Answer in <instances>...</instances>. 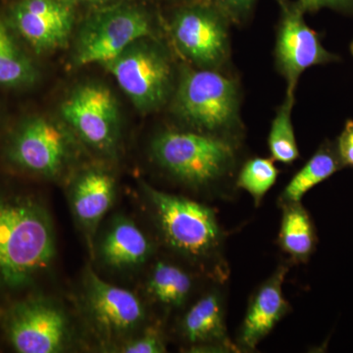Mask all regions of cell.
I'll use <instances>...</instances> for the list:
<instances>
[{"instance_id": "obj_27", "label": "cell", "mask_w": 353, "mask_h": 353, "mask_svg": "<svg viewBox=\"0 0 353 353\" xmlns=\"http://www.w3.org/2000/svg\"><path fill=\"white\" fill-rule=\"evenodd\" d=\"M336 150L343 166L353 167V121L345 123L336 143Z\"/></svg>"}, {"instance_id": "obj_13", "label": "cell", "mask_w": 353, "mask_h": 353, "mask_svg": "<svg viewBox=\"0 0 353 353\" xmlns=\"http://www.w3.org/2000/svg\"><path fill=\"white\" fill-rule=\"evenodd\" d=\"M226 316L227 283L211 281L181 319V334L194 352H240L230 338Z\"/></svg>"}, {"instance_id": "obj_9", "label": "cell", "mask_w": 353, "mask_h": 353, "mask_svg": "<svg viewBox=\"0 0 353 353\" xmlns=\"http://www.w3.org/2000/svg\"><path fill=\"white\" fill-rule=\"evenodd\" d=\"M13 31L37 54L63 48L75 22L73 0H14L7 9Z\"/></svg>"}, {"instance_id": "obj_16", "label": "cell", "mask_w": 353, "mask_h": 353, "mask_svg": "<svg viewBox=\"0 0 353 353\" xmlns=\"http://www.w3.org/2000/svg\"><path fill=\"white\" fill-rule=\"evenodd\" d=\"M282 210L276 243L290 264H306L318 245L317 230L307 209L301 202L279 206Z\"/></svg>"}, {"instance_id": "obj_19", "label": "cell", "mask_w": 353, "mask_h": 353, "mask_svg": "<svg viewBox=\"0 0 353 353\" xmlns=\"http://www.w3.org/2000/svg\"><path fill=\"white\" fill-rule=\"evenodd\" d=\"M38 77L36 65L20 46L6 15L0 14V87L29 88Z\"/></svg>"}, {"instance_id": "obj_24", "label": "cell", "mask_w": 353, "mask_h": 353, "mask_svg": "<svg viewBox=\"0 0 353 353\" xmlns=\"http://www.w3.org/2000/svg\"><path fill=\"white\" fill-rule=\"evenodd\" d=\"M166 352V345L161 332L150 328L143 336L128 343L122 348L126 353H161Z\"/></svg>"}, {"instance_id": "obj_3", "label": "cell", "mask_w": 353, "mask_h": 353, "mask_svg": "<svg viewBox=\"0 0 353 353\" xmlns=\"http://www.w3.org/2000/svg\"><path fill=\"white\" fill-rule=\"evenodd\" d=\"M152 152L157 163L179 182L212 192L219 187L230 199L222 185L236 166V148L226 137L166 131L153 139Z\"/></svg>"}, {"instance_id": "obj_21", "label": "cell", "mask_w": 353, "mask_h": 353, "mask_svg": "<svg viewBox=\"0 0 353 353\" xmlns=\"http://www.w3.org/2000/svg\"><path fill=\"white\" fill-rule=\"evenodd\" d=\"M196 287V279L187 269L174 262L159 260L148 280V292L166 308H182Z\"/></svg>"}, {"instance_id": "obj_29", "label": "cell", "mask_w": 353, "mask_h": 353, "mask_svg": "<svg viewBox=\"0 0 353 353\" xmlns=\"http://www.w3.org/2000/svg\"><path fill=\"white\" fill-rule=\"evenodd\" d=\"M194 2H199V1H211V0H192Z\"/></svg>"}, {"instance_id": "obj_5", "label": "cell", "mask_w": 353, "mask_h": 353, "mask_svg": "<svg viewBox=\"0 0 353 353\" xmlns=\"http://www.w3.org/2000/svg\"><path fill=\"white\" fill-rule=\"evenodd\" d=\"M175 108L199 132L222 136L238 121V90L233 81L212 69L187 70L176 90Z\"/></svg>"}, {"instance_id": "obj_1", "label": "cell", "mask_w": 353, "mask_h": 353, "mask_svg": "<svg viewBox=\"0 0 353 353\" xmlns=\"http://www.w3.org/2000/svg\"><path fill=\"white\" fill-rule=\"evenodd\" d=\"M143 190L166 245L201 266L211 280L228 283L227 234L217 213L203 202L168 194L148 183Z\"/></svg>"}, {"instance_id": "obj_26", "label": "cell", "mask_w": 353, "mask_h": 353, "mask_svg": "<svg viewBox=\"0 0 353 353\" xmlns=\"http://www.w3.org/2000/svg\"><path fill=\"white\" fill-rule=\"evenodd\" d=\"M304 12H316L322 8H331L341 12H353V0H297Z\"/></svg>"}, {"instance_id": "obj_7", "label": "cell", "mask_w": 353, "mask_h": 353, "mask_svg": "<svg viewBox=\"0 0 353 353\" xmlns=\"http://www.w3.org/2000/svg\"><path fill=\"white\" fill-rule=\"evenodd\" d=\"M62 117L85 143L101 152L115 148L119 110L112 92L99 83L76 88L61 104Z\"/></svg>"}, {"instance_id": "obj_28", "label": "cell", "mask_w": 353, "mask_h": 353, "mask_svg": "<svg viewBox=\"0 0 353 353\" xmlns=\"http://www.w3.org/2000/svg\"><path fill=\"white\" fill-rule=\"evenodd\" d=\"M74 2H83V3L92 4V6H104L112 0H73Z\"/></svg>"}, {"instance_id": "obj_4", "label": "cell", "mask_w": 353, "mask_h": 353, "mask_svg": "<svg viewBox=\"0 0 353 353\" xmlns=\"http://www.w3.org/2000/svg\"><path fill=\"white\" fill-rule=\"evenodd\" d=\"M152 32L150 16L141 6L110 4L90 14L77 37L73 61L76 66L108 63Z\"/></svg>"}, {"instance_id": "obj_18", "label": "cell", "mask_w": 353, "mask_h": 353, "mask_svg": "<svg viewBox=\"0 0 353 353\" xmlns=\"http://www.w3.org/2000/svg\"><path fill=\"white\" fill-rule=\"evenodd\" d=\"M152 252V243L148 236L134 223L128 220L116 222L102 243V256L113 267L145 263Z\"/></svg>"}, {"instance_id": "obj_10", "label": "cell", "mask_w": 353, "mask_h": 353, "mask_svg": "<svg viewBox=\"0 0 353 353\" xmlns=\"http://www.w3.org/2000/svg\"><path fill=\"white\" fill-rule=\"evenodd\" d=\"M69 139L63 130L43 116H31L18 125L9 139V161L29 173L57 175L69 157Z\"/></svg>"}, {"instance_id": "obj_30", "label": "cell", "mask_w": 353, "mask_h": 353, "mask_svg": "<svg viewBox=\"0 0 353 353\" xmlns=\"http://www.w3.org/2000/svg\"><path fill=\"white\" fill-rule=\"evenodd\" d=\"M352 54H353V43L352 44Z\"/></svg>"}, {"instance_id": "obj_15", "label": "cell", "mask_w": 353, "mask_h": 353, "mask_svg": "<svg viewBox=\"0 0 353 353\" xmlns=\"http://www.w3.org/2000/svg\"><path fill=\"white\" fill-rule=\"evenodd\" d=\"M88 301L95 321L109 334L130 331L145 320V308L138 297L104 282L94 272L88 274Z\"/></svg>"}, {"instance_id": "obj_14", "label": "cell", "mask_w": 353, "mask_h": 353, "mask_svg": "<svg viewBox=\"0 0 353 353\" xmlns=\"http://www.w3.org/2000/svg\"><path fill=\"white\" fill-rule=\"evenodd\" d=\"M292 266L289 260H283L250 296L234 341L240 352H255L259 343L290 314L292 306L285 297L283 285Z\"/></svg>"}, {"instance_id": "obj_22", "label": "cell", "mask_w": 353, "mask_h": 353, "mask_svg": "<svg viewBox=\"0 0 353 353\" xmlns=\"http://www.w3.org/2000/svg\"><path fill=\"white\" fill-rule=\"evenodd\" d=\"M294 102V94H287L284 103L272 122L268 137L272 159L285 165L294 163L299 157V146L292 121Z\"/></svg>"}, {"instance_id": "obj_23", "label": "cell", "mask_w": 353, "mask_h": 353, "mask_svg": "<svg viewBox=\"0 0 353 353\" xmlns=\"http://www.w3.org/2000/svg\"><path fill=\"white\" fill-rule=\"evenodd\" d=\"M279 170L272 158L254 157L241 167L236 178V189L245 190L259 208L265 196L277 182Z\"/></svg>"}, {"instance_id": "obj_8", "label": "cell", "mask_w": 353, "mask_h": 353, "mask_svg": "<svg viewBox=\"0 0 353 353\" xmlns=\"http://www.w3.org/2000/svg\"><path fill=\"white\" fill-rule=\"evenodd\" d=\"M226 16L211 1L192 2L176 11L172 32L183 54L203 69L222 63L227 54Z\"/></svg>"}, {"instance_id": "obj_2", "label": "cell", "mask_w": 353, "mask_h": 353, "mask_svg": "<svg viewBox=\"0 0 353 353\" xmlns=\"http://www.w3.org/2000/svg\"><path fill=\"white\" fill-rule=\"evenodd\" d=\"M54 234L46 209L29 197H0V288L16 290L50 266Z\"/></svg>"}, {"instance_id": "obj_12", "label": "cell", "mask_w": 353, "mask_h": 353, "mask_svg": "<svg viewBox=\"0 0 353 353\" xmlns=\"http://www.w3.org/2000/svg\"><path fill=\"white\" fill-rule=\"evenodd\" d=\"M6 332L16 352H59L66 341V319L52 304L32 299L11 309L7 316Z\"/></svg>"}, {"instance_id": "obj_6", "label": "cell", "mask_w": 353, "mask_h": 353, "mask_svg": "<svg viewBox=\"0 0 353 353\" xmlns=\"http://www.w3.org/2000/svg\"><path fill=\"white\" fill-rule=\"evenodd\" d=\"M103 65L141 112L157 110L166 101L172 82L170 60L148 38L139 39Z\"/></svg>"}, {"instance_id": "obj_17", "label": "cell", "mask_w": 353, "mask_h": 353, "mask_svg": "<svg viewBox=\"0 0 353 353\" xmlns=\"http://www.w3.org/2000/svg\"><path fill=\"white\" fill-rule=\"evenodd\" d=\"M115 185L105 172L90 170L80 176L73 190L72 203L79 221L87 228L94 229L110 208Z\"/></svg>"}, {"instance_id": "obj_20", "label": "cell", "mask_w": 353, "mask_h": 353, "mask_svg": "<svg viewBox=\"0 0 353 353\" xmlns=\"http://www.w3.org/2000/svg\"><path fill=\"white\" fill-rule=\"evenodd\" d=\"M336 146L333 143H323L292 180L285 185L278 199V205L301 202L313 188L343 168Z\"/></svg>"}, {"instance_id": "obj_25", "label": "cell", "mask_w": 353, "mask_h": 353, "mask_svg": "<svg viewBox=\"0 0 353 353\" xmlns=\"http://www.w3.org/2000/svg\"><path fill=\"white\" fill-rule=\"evenodd\" d=\"M228 18L241 20L252 10L256 0H211Z\"/></svg>"}, {"instance_id": "obj_11", "label": "cell", "mask_w": 353, "mask_h": 353, "mask_svg": "<svg viewBox=\"0 0 353 353\" xmlns=\"http://www.w3.org/2000/svg\"><path fill=\"white\" fill-rule=\"evenodd\" d=\"M281 10L276 59L288 82L287 94H294L297 81L306 69L338 59L325 50L319 37L304 21L305 13L297 2L277 0Z\"/></svg>"}]
</instances>
